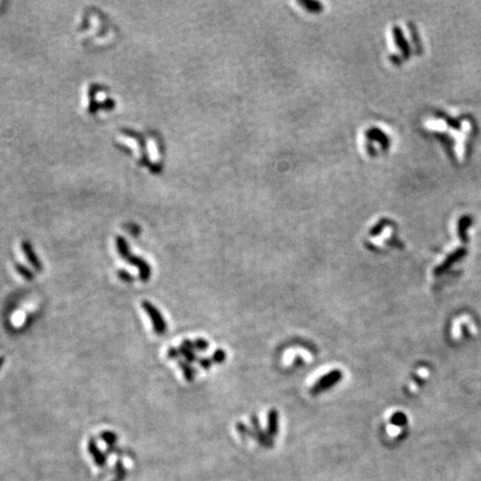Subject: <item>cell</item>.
I'll return each mask as SVG.
<instances>
[{
	"label": "cell",
	"mask_w": 481,
	"mask_h": 481,
	"mask_svg": "<svg viewBox=\"0 0 481 481\" xmlns=\"http://www.w3.org/2000/svg\"><path fill=\"white\" fill-rule=\"evenodd\" d=\"M88 451L90 453V454L93 455V458H94L95 462H96L97 466L103 467L104 464H105V462H106L105 454H103L102 451L99 450V448L96 445V442H95L94 439L89 440V442H88Z\"/></svg>",
	"instance_id": "obj_5"
},
{
	"label": "cell",
	"mask_w": 481,
	"mask_h": 481,
	"mask_svg": "<svg viewBox=\"0 0 481 481\" xmlns=\"http://www.w3.org/2000/svg\"><path fill=\"white\" fill-rule=\"evenodd\" d=\"M117 275L120 280L123 282H126V283H132V282H134L135 280V277L133 276L130 272L126 271V269H119L117 272Z\"/></svg>",
	"instance_id": "obj_12"
},
{
	"label": "cell",
	"mask_w": 481,
	"mask_h": 481,
	"mask_svg": "<svg viewBox=\"0 0 481 481\" xmlns=\"http://www.w3.org/2000/svg\"><path fill=\"white\" fill-rule=\"evenodd\" d=\"M142 308L144 309L145 312L147 313L149 319H151V322L153 324V327H154L155 333L159 335H163L165 332H166L167 325H166V322H165L164 317L160 313V311L149 301H143Z\"/></svg>",
	"instance_id": "obj_1"
},
{
	"label": "cell",
	"mask_w": 481,
	"mask_h": 481,
	"mask_svg": "<svg viewBox=\"0 0 481 481\" xmlns=\"http://www.w3.org/2000/svg\"><path fill=\"white\" fill-rule=\"evenodd\" d=\"M116 245H117V251L119 253V255L122 256L124 260H127L130 258L131 256L130 247H128V244L125 240L118 236V238L116 239Z\"/></svg>",
	"instance_id": "obj_6"
},
{
	"label": "cell",
	"mask_w": 481,
	"mask_h": 481,
	"mask_svg": "<svg viewBox=\"0 0 481 481\" xmlns=\"http://www.w3.org/2000/svg\"><path fill=\"white\" fill-rule=\"evenodd\" d=\"M213 360H214V362H223L224 360H225V353L222 350H217L215 353L213 354Z\"/></svg>",
	"instance_id": "obj_15"
},
{
	"label": "cell",
	"mask_w": 481,
	"mask_h": 481,
	"mask_svg": "<svg viewBox=\"0 0 481 481\" xmlns=\"http://www.w3.org/2000/svg\"><path fill=\"white\" fill-rule=\"evenodd\" d=\"M178 366L182 369V371L184 373L185 379L187 381H192L195 376V371L194 369L189 366L188 362H184V361H178Z\"/></svg>",
	"instance_id": "obj_7"
},
{
	"label": "cell",
	"mask_w": 481,
	"mask_h": 481,
	"mask_svg": "<svg viewBox=\"0 0 481 481\" xmlns=\"http://www.w3.org/2000/svg\"><path fill=\"white\" fill-rule=\"evenodd\" d=\"M200 366L203 369H209L211 367V360H209V359H202V360H200Z\"/></svg>",
	"instance_id": "obj_16"
},
{
	"label": "cell",
	"mask_w": 481,
	"mask_h": 481,
	"mask_svg": "<svg viewBox=\"0 0 481 481\" xmlns=\"http://www.w3.org/2000/svg\"><path fill=\"white\" fill-rule=\"evenodd\" d=\"M23 251L25 253V255H26L28 262L32 265V267H34L37 272L43 271V264H41V262L38 259V256H37V254L34 252V250H32L30 243L24 242L23 243Z\"/></svg>",
	"instance_id": "obj_4"
},
{
	"label": "cell",
	"mask_w": 481,
	"mask_h": 481,
	"mask_svg": "<svg viewBox=\"0 0 481 481\" xmlns=\"http://www.w3.org/2000/svg\"><path fill=\"white\" fill-rule=\"evenodd\" d=\"M268 425L269 430L272 433H275L277 431V412L271 411L268 414Z\"/></svg>",
	"instance_id": "obj_11"
},
{
	"label": "cell",
	"mask_w": 481,
	"mask_h": 481,
	"mask_svg": "<svg viewBox=\"0 0 481 481\" xmlns=\"http://www.w3.org/2000/svg\"><path fill=\"white\" fill-rule=\"evenodd\" d=\"M194 346H195V349H197L200 351H205V350H207V347H209V342L205 341L204 339L200 338V339L195 340Z\"/></svg>",
	"instance_id": "obj_13"
},
{
	"label": "cell",
	"mask_w": 481,
	"mask_h": 481,
	"mask_svg": "<svg viewBox=\"0 0 481 481\" xmlns=\"http://www.w3.org/2000/svg\"><path fill=\"white\" fill-rule=\"evenodd\" d=\"M3 362H5V358L3 356H0V369L3 366Z\"/></svg>",
	"instance_id": "obj_17"
},
{
	"label": "cell",
	"mask_w": 481,
	"mask_h": 481,
	"mask_svg": "<svg viewBox=\"0 0 481 481\" xmlns=\"http://www.w3.org/2000/svg\"><path fill=\"white\" fill-rule=\"evenodd\" d=\"M126 261L130 264L137 267L138 271H139V280L140 281L147 282L149 279H151L152 268H151V267H149V264L144 259L139 258V256L131 255Z\"/></svg>",
	"instance_id": "obj_3"
},
{
	"label": "cell",
	"mask_w": 481,
	"mask_h": 481,
	"mask_svg": "<svg viewBox=\"0 0 481 481\" xmlns=\"http://www.w3.org/2000/svg\"><path fill=\"white\" fill-rule=\"evenodd\" d=\"M341 378H342V373L338 370H334L332 372L327 373L326 375L321 378L320 380L318 381L317 384L314 385V388L312 389L313 395H317V393L323 391V390L331 388L332 385L337 383L338 381L341 380Z\"/></svg>",
	"instance_id": "obj_2"
},
{
	"label": "cell",
	"mask_w": 481,
	"mask_h": 481,
	"mask_svg": "<svg viewBox=\"0 0 481 481\" xmlns=\"http://www.w3.org/2000/svg\"><path fill=\"white\" fill-rule=\"evenodd\" d=\"M180 355H182L180 347H169V350L167 351V356L169 359H178Z\"/></svg>",
	"instance_id": "obj_14"
},
{
	"label": "cell",
	"mask_w": 481,
	"mask_h": 481,
	"mask_svg": "<svg viewBox=\"0 0 481 481\" xmlns=\"http://www.w3.org/2000/svg\"><path fill=\"white\" fill-rule=\"evenodd\" d=\"M101 438L102 440L108 446H113L114 443L117 441V435H116L114 432H111V431H104V432L101 433Z\"/></svg>",
	"instance_id": "obj_9"
},
{
	"label": "cell",
	"mask_w": 481,
	"mask_h": 481,
	"mask_svg": "<svg viewBox=\"0 0 481 481\" xmlns=\"http://www.w3.org/2000/svg\"><path fill=\"white\" fill-rule=\"evenodd\" d=\"M180 350H181L182 355H183L184 358L186 359V362L192 363V362H194V361H196L197 356H196V354L194 353L193 350L187 349V347H181Z\"/></svg>",
	"instance_id": "obj_10"
},
{
	"label": "cell",
	"mask_w": 481,
	"mask_h": 481,
	"mask_svg": "<svg viewBox=\"0 0 481 481\" xmlns=\"http://www.w3.org/2000/svg\"><path fill=\"white\" fill-rule=\"evenodd\" d=\"M15 267H16V271H17L20 275H22L25 280H27V281H32L34 280V273H32V271H30L28 267H25V265L23 264H16L15 265Z\"/></svg>",
	"instance_id": "obj_8"
}]
</instances>
